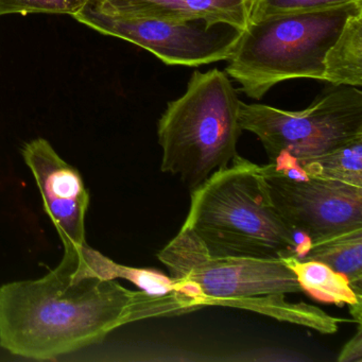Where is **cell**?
I'll list each match as a JSON object with an SVG mask.
<instances>
[{"instance_id":"8992f818","label":"cell","mask_w":362,"mask_h":362,"mask_svg":"<svg viewBox=\"0 0 362 362\" xmlns=\"http://www.w3.org/2000/svg\"><path fill=\"white\" fill-rule=\"evenodd\" d=\"M243 131L253 133L270 162H300L362 136V92L337 86L303 111H285L260 103H240Z\"/></svg>"},{"instance_id":"2e32d148","label":"cell","mask_w":362,"mask_h":362,"mask_svg":"<svg viewBox=\"0 0 362 362\" xmlns=\"http://www.w3.org/2000/svg\"><path fill=\"white\" fill-rule=\"evenodd\" d=\"M88 0H0V16L7 14L50 13L74 16Z\"/></svg>"},{"instance_id":"30bf717a","label":"cell","mask_w":362,"mask_h":362,"mask_svg":"<svg viewBox=\"0 0 362 362\" xmlns=\"http://www.w3.org/2000/svg\"><path fill=\"white\" fill-rule=\"evenodd\" d=\"M101 9L120 18L169 23L228 25L243 31L249 24L245 0H97Z\"/></svg>"},{"instance_id":"5b68a950","label":"cell","mask_w":362,"mask_h":362,"mask_svg":"<svg viewBox=\"0 0 362 362\" xmlns=\"http://www.w3.org/2000/svg\"><path fill=\"white\" fill-rule=\"evenodd\" d=\"M362 1L249 23L228 59L226 73L249 98L260 100L283 81H323L324 58Z\"/></svg>"},{"instance_id":"ba28073f","label":"cell","mask_w":362,"mask_h":362,"mask_svg":"<svg viewBox=\"0 0 362 362\" xmlns=\"http://www.w3.org/2000/svg\"><path fill=\"white\" fill-rule=\"evenodd\" d=\"M73 18L103 35L148 50L167 65L199 66L228 61L243 33L228 25L120 18L101 9L97 0H88Z\"/></svg>"},{"instance_id":"9c48e42d","label":"cell","mask_w":362,"mask_h":362,"mask_svg":"<svg viewBox=\"0 0 362 362\" xmlns=\"http://www.w3.org/2000/svg\"><path fill=\"white\" fill-rule=\"evenodd\" d=\"M22 156L37 182L44 211L62 241L63 256L80 255L88 245L86 217L90 201L81 173L61 158L47 139L25 144Z\"/></svg>"},{"instance_id":"6da1fadb","label":"cell","mask_w":362,"mask_h":362,"mask_svg":"<svg viewBox=\"0 0 362 362\" xmlns=\"http://www.w3.org/2000/svg\"><path fill=\"white\" fill-rule=\"evenodd\" d=\"M79 256H63L41 279L0 286V346L28 359L52 360L146 319V293L86 274Z\"/></svg>"},{"instance_id":"8fae6325","label":"cell","mask_w":362,"mask_h":362,"mask_svg":"<svg viewBox=\"0 0 362 362\" xmlns=\"http://www.w3.org/2000/svg\"><path fill=\"white\" fill-rule=\"evenodd\" d=\"M283 260L296 275L303 292L319 302L347 305L354 320L361 324L362 298L354 292L346 277L315 260L296 255L286 256Z\"/></svg>"},{"instance_id":"52a82bcc","label":"cell","mask_w":362,"mask_h":362,"mask_svg":"<svg viewBox=\"0 0 362 362\" xmlns=\"http://www.w3.org/2000/svg\"><path fill=\"white\" fill-rule=\"evenodd\" d=\"M258 170L277 214L311 243L362 228V187L311 175L290 158Z\"/></svg>"},{"instance_id":"4fadbf2b","label":"cell","mask_w":362,"mask_h":362,"mask_svg":"<svg viewBox=\"0 0 362 362\" xmlns=\"http://www.w3.org/2000/svg\"><path fill=\"white\" fill-rule=\"evenodd\" d=\"M298 258L323 262L346 277L354 292L362 298V228L313 241Z\"/></svg>"},{"instance_id":"7c38bea8","label":"cell","mask_w":362,"mask_h":362,"mask_svg":"<svg viewBox=\"0 0 362 362\" xmlns=\"http://www.w3.org/2000/svg\"><path fill=\"white\" fill-rule=\"evenodd\" d=\"M323 81L362 86V10L351 14L324 58Z\"/></svg>"},{"instance_id":"e0dca14e","label":"cell","mask_w":362,"mask_h":362,"mask_svg":"<svg viewBox=\"0 0 362 362\" xmlns=\"http://www.w3.org/2000/svg\"><path fill=\"white\" fill-rule=\"evenodd\" d=\"M339 362L362 361V330L361 324L358 325L355 336L344 345L338 357Z\"/></svg>"},{"instance_id":"3957f363","label":"cell","mask_w":362,"mask_h":362,"mask_svg":"<svg viewBox=\"0 0 362 362\" xmlns=\"http://www.w3.org/2000/svg\"><path fill=\"white\" fill-rule=\"evenodd\" d=\"M259 165L237 156L192 190L182 228L211 255L283 258L296 255L292 230L271 203Z\"/></svg>"},{"instance_id":"277c9868","label":"cell","mask_w":362,"mask_h":362,"mask_svg":"<svg viewBox=\"0 0 362 362\" xmlns=\"http://www.w3.org/2000/svg\"><path fill=\"white\" fill-rule=\"evenodd\" d=\"M240 103L224 71H194L183 96L168 103L158 120L160 170L192 192L226 168L238 156Z\"/></svg>"},{"instance_id":"5bb4252c","label":"cell","mask_w":362,"mask_h":362,"mask_svg":"<svg viewBox=\"0 0 362 362\" xmlns=\"http://www.w3.org/2000/svg\"><path fill=\"white\" fill-rule=\"evenodd\" d=\"M296 163L311 175L362 187V136L321 156Z\"/></svg>"},{"instance_id":"9a60e30c","label":"cell","mask_w":362,"mask_h":362,"mask_svg":"<svg viewBox=\"0 0 362 362\" xmlns=\"http://www.w3.org/2000/svg\"><path fill=\"white\" fill-rule=\"evenodd\" d=\"M353 1L362 0H245L249 23L259 22L271 16L313 11Z\"/></svg>"},{"instance_id":"7a4b0ae2","label":"cell","mask_w":362,"mask_h":362,"mask_svg":"<svg viewBox=\"0 0 362 362\" xmlns=\"http://www.w3.org/2000/svg\"><path fill=\"white\" fill-rule=\"evenodd\" d=\"M190 313L205 306L234 307L279 321L304 323L306 304H290L286 294L303 292L283 258L211 255L186 228L158 254Z\"/></svg>"}]
</instances>
